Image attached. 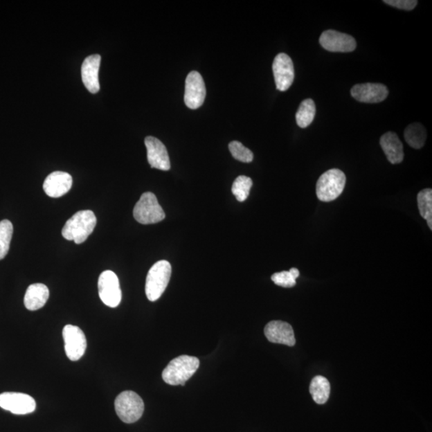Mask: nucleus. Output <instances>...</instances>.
Segmentation results:
<instances>
[{"instance_id":"obj_1","label":"nucleus","mask_w":432,"mask_h":432,"mask_svg":"<svg viewBox=\"0 0 432 432\" xmlns=\"http://www.w3.org/2000/svg\"><path fill=\"white\" fill-rule=\"evenodd\" d=\"M97 219L92 210H80L66 221L62 235L66 240L74 241L76 244H83L93 233Z\"/></svg>"},{"instance_id":"obj_2","label":"nucleus","mask_w":432,"mask_h":432,"mask_svg":"<svg viewBox=\"0 0 432 432\" xmlns=\"http://www.w3.org/2000/svg\"><path fill=\"white\" fill-rule=\"evenodd\" d=\"M199 367V360L197 357L180 356L174 358L163 370V381L172 386L181 385L193 377Z\"/></svg>"},{"instance_id":"obj_3","label":"nucleus","mask_w":432,"mask_h":432,"mask_svg":"<svg viewBox=\"0 0 432 432\" xmlns=\"http://www.w3.org/2000/svg\"><path fill=\"white\" fill-rule=\"evenodd\" d=\"M172 276V265L167 260H161L149 270L145 285L147 299L155 302L163 295Z\"/></svg>"},{"instance_id":"obj_4","label":"nucleus","mask_w":432,"mask_h":432,"mask_svg":"<svg viewBox=\"0 0 432 432\" xmlns=\"http://www.w3.org/2000/svg\"><path fill=\"white\" fill-rule=\"evenodd\" d=\"M346 176L341 170L331 169L318 178L316 183V195L322 202H332L343 192L346 185Z\"/></svg>"},{"instance_id":"obj_5","label":"nucleus","mask_w":432,"mask_h":432,"mask_svg":"<svg viewBox=\"0 0 432 432\" xmlns=\"http://www.w3.org/2000/svg\"><path fill=\"white\" fill-rule=\"evenodd\" d=\"M115 408L117 415L123 422L133 424L142 417L144 403L137 393L132 390H125L117 396Z\"/></svg>"},{"instance_id":"obj_6","label":"nucleus","mask_w":432,"mask_h":432,"mask_svg":"<svg viewBox=\"0 0 432 432\" xmlns=\"http://www.w3.org/2000/svg\"><path fill=\"white\" fill-rule=\"evenodd\" d=\"M133 215L138 223L145 225L161 222L166 217L165 213L152 192L141 195L134 208Z\"/></svg>"},{"instance_id":"obj_7","label":"nucleus","mask_w":432,"mask_h":432,"mask_svg":"<svg viewBox=\"0 0 432 432\" xmlns=\"http://www.w3.org/2000/svg\"><path fill=\"white\" fill-rule=\"evenodd\" d=\"M99 296L102 303L110 307L120 305L122 300V291L120 281L114 272L107 270L102 272L98 281Z\"/></svg>"},{"instance_id":"obj_8","label":"nucleus","mask_w":432,"mask_h":432,"mask_svg":"<svg viewBox=\"0 0 432 432\" xmlns=\"http://www.w3.org/2000/svg\"><path fill=\"white\" fill-rule=\"evenodd\" d=\"M64 348L66 357L71 361H77L84 357L87 349V339L79 327L66 325L63 330Z\"/></svg>"},{"instance_id":"obj_9","label":"nucleus","mask_w":432,"mask_h":432,"mask_svg":"<svg viewBox=\"0 0 432 432\" xmlns=\"http://www.w3.org/2000/svg\"><path fill=\"white\" fill-rule=\"evenodd\" d=\"M206 87L201 75L198 71H191L187 76L185 83V105L190 109H197L204 102Z\"/></svg>"},{"instance_id":"obj_10","label":"nucleus","mask_w":432,"mask_h":432,"mask_svg":"<svg viewBox=\"0 0 432 432\" xmlns=\"http://www.w3.org/2000/svg\"><path fill=\"white\" fill-rule=\"evenodd\" d=\"M0 408L15 415H27L34 413L36 403L32 396L27 394L4 393L0 394Z\"/></svg>"},{"instance_id":"obj_11","label":"nucleus","mask_w":432,"mask_h":432,"mask_svg":"<svg viewBox=\"0 0 432 432\" xmlns=\"http://www.w3.org/2000/svg\"><path fill=\"white\" fill-rule=\"evenodd\" d=\"M276 89L285 91L290 89L295 79V69L293 62L285 53H280L276 56L272 65Z\"/></svg>"},{"instance_id":"obj_12","label":"nucleus","mask_w":432,"mask_h":432,"mask_svg":"<svg viewBox=\"0 0 432 432\" xmlns=\"http://www.w3.org/2000/svg\"><path fill=\"white\" fill-rule=\"evenodd\" d=\"M320 44L324 49L332 53H352L357 48V41L352 36L334 30L323 32Z\"/></svg>"},{"instance_id":"obj_13","label":"nucleus","mask_w":432,"mask_h":432,"mask_svg":"<svg viewBox=\"0 0 432 432\" xmlns=\"http://www.w3.org/2000/svg\"><path fill=\"white\" fill-rule=\"evenodd\" d=\"M145 146L147 151V161L152 168L169 171L171 162L165 145L157 138L147 136L145 138Z\"/></svg>"},{"instance_id":"obj_14","label":"nucleus","mask_w":432,"mask_h":432,"mask_svg":"<svg viewBox=\"0 0 432 432\" xmlns=\"http://www.w3.org/2000/svg\"><path fill=\"white\" fill-rule=\"evenodd\" d=\"M354 100L368 104H377L386 100L388 96L387 87L381 84H362L354 85L351 90Z\"/></svg>"},{"instance_id":"obj_15","label":"nucleus","mask_w":432,"mask_h":432,"mask_svg":"<svg viewBox=\"0 0 432 432\" xmlns=\"http://www.w3.org/2000/svg\"><path fill=\"white\" fill-rule=\"evenodd\" d=\"M265 336L267 341L284 344V345L293 347L296 344L294 331L289 323L274 321L267 323L264 328Z\"/></svg>"},{"instance_id":"obj_16","label":"nucleus","mask_w":432,"mask_h":432,"mask_svg":"<svg viewBox=\"0 0 432 432\" xmlns=\"http://www.w3.org/2000/svg\"><path fill=\"white\" fill-rule=\"evenodd\" d=\"M101 63L100 55H91L82 64V80L91 93L96 94L100 90L99 71Z\"/></svg>"},{"instance_id":"obj_17","label":"nucleus","mask_w":432,"mask_h":432,"mask_svg":"<svg viewBox=\"0 0 432 432\" xmlns=\"http://www.w3.org/2000/svg\"><path fill=\"white\" fill-rule=\"evenodd\" d=\"M72 187V177L64 172H55L46 178L44 190L51 198H60L68 193Z\"/></svg>"},{"instance_id":"obj_18","label":"nucleus","mask_w":432,"mask_h":432,"mask_svg":"<svg viewBox=\"0 0 432 432\" xmlns=\"http://www.w3.org/2000/svg\"><path fill=\"white\" fill-rule=\"evenodd\" d=\"M379 143L390 163L398 164L404 161V145L395 132H388L385 133L380 138Z\"/></svg>"},{"instance_id":"obj_19","label":"nucleus","mask_w":432,"mask_h":432,"mask_svg":"<svg viewBox=\"0 0 432 432\" xmlns=\"http://www.w3.org/2000/svg\"><path fill=\"white\" fill-rule=\"evenodd\" d=\"M48 287L43 284H34L28 287L24 296V305L29 311L42 308L49 299Z\"/></svg>"},{"instance_id":"obj_20","label":"nucleus","mask_w":432,"mask_h":432,"mask_svg":"<svg viewBox=\"0 0 432 432\" xmlns=\"http://www.w3.org/2000/svg\"><path fill=\"white\" fill-rule=\"evenodd\" d=\"M309 390L313 400L318 404H324L330 396L331 384L327 378L317 375L312 379Z\"/></svg>"},{"instance_id":"obj_21","label":"nucleus","mask_w":432,"mask_h":432,"mask_svg":"<svg viewBox=\"0 0 432 432\" xmlns=\"http://www.w3.org/2000/svg\"><path fill=\"white\" fill-rule=\"evenodd\" d=\"M404 138L411 147L420 149L424 146L426 140L425 127L421 123H413L406 128Z\"/></svg>"},{"instance_id":"obj_22","label":"nucleus","mask_w":432,"mask_h":432,"mask_svg":"<svg viewBox=\"0 0 432 432\" xmlns=\"http://www.w3.org/2000/svg\"><path fill=\"white\" fill-rule=\"evenodd\" d=\"M316 105L312 99L303 100L296 112V119L298 126L301 128L307 127L315 119Z\"/></svg>"},{"instance_id":"obj_23","label":"nucleus","mask_w":432,"mask_h":432,"mask_svg":"<svg viewBox=\"0 0 432 432\" xmlns=\"http://www.w3.org/2000/svg\"><path fill=\"white\" fill-rule=\"evenodd\" d=\"M420 215L426 220L430 230H432V190H422L417 197Z\"/></svg>"},{"instance_id":"obj_24","label":"nucleus","mask_w":432,"mask_h":432,"mask_svg":"<svg viewBox=\"0 0 432 432\" xmlns=\"http://www.w3.org/2000/svg\"><path fill=\"white\" fill-rule=\"evenodd\" d=\"M13 235V225L11 221L2 220L0 222V260L8 253Z\"/></svg>"},{"instance_id":"obj_25","label":"nucleus","mask_w":432,"mask_h":432,"mask_svg":"<svg viewBox=\"0 0 432 432\" xmlns=\"http://www.w3.org/2000/svg\"><path fill=\"white\" fill-rule=\"evenodd\" d=\"M252 184L251 179L245 176H240L235 180L231 192L239 202H244L248 199Z\"/></svg>"},{"instance_id":"obj_26","label":"nucleus","mask_w":432,"mask_h":432,"mask_svg":"<svg viewBox=\"0 0 432 432\" xmlns=\"http://www.w3.org/2000/svg\"><path fill=\"white\" fill-rule=\"evenodd\" d=\"M300 276V271L292 267L290 271L277 272L271 276V280L278 286L293 287L296 285V279Z\"/></svg>"},{"instance_id":"obj_27","label":"nucleus","mask_w":432,"mask_h":432,"mask_svg":"<svg viewBox=\"0 0 432 432\" xmlns=\"http://www.w3.org/2000/svg\"><path fill=\"white\" fill-rule=\"evenodd\" d=\"M229 150L234 159L243 163H251L253 161L254 155L250 149L246 148L239 141H233L229 143Z\"/></svg>"},{"instance_id":"obj_28","label":"nucleus","mask_w":432,"mask_h":432,"mask_svg":"<svg viewBox=\"0 0 432 432\" xmlns=\"http://www.w3.org/2000/svg\"><path fill=\"white\" fill-rule=\"evenodd\" d=\"M385 3L405 11H411L417 6L418 1L415 0H385Z\"/></svg>"}]
</instances>
